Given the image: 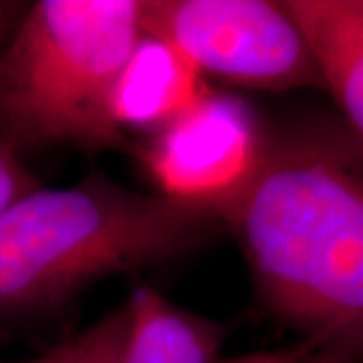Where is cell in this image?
<instances>
[{
  "instance_id": "6da1fadb",
  "label": "cell",
  "mask_w": 363,
  "mask_h": 363,
  "mask_svg": "<svg viewBox=\"0 0 363 363\" xmlns=\"http://www.w3.org/2000/svg\"><path fill=\"white\" fill-rule=\"evenodd\" d=\"M212 210L238 238L260 301L315 350L363 363V142L311 121L264 142Z\"/></svg>"
},
{
  "instance_id": "7a4b0ae2",
  "label": "cell",
  "mask_w": 363,
  "mask_h": 363,
  "mask_svg": "<svg viewBox=\"0 0 363 363\" xmlns=\"http://www.w3.org/2000/svg\"><path fill=\"white\" fill-rule=\"evenodd\" d=\"M218 224L212 208L101 176L39 186L0 212V311L61 305L109 274L206 245Z\"/></svg>"
},
{
  "instance_id": "3957f363",
  "label": "cell",
  "mask_w": 363,
  "mask_h": 363,
  "mask_svg": "<svg viewBox=\"0 0 363 363\" xmlns=\"http://www.w3.org/2000/svg\"><path fill=\"white\" fill-rule=\"evenodd\" d=\"M142 0H39L0 51V135L23 147L125 143L116 91L143 40Z\"/></svg>"
},
{
  "instance_id": "277c9868",
  "label": "cell",
  "mask_w": 363,
  "mask_h": 363,
  "mask_svg": "<svg viewBox=\"0 0 363 363\" xmlns=\"http://www.w3.org/2000/svg\"><path fill=\"white\" fill-rule=\"evenodd\" d=\"M142 28L198 73L252 89H325L311 43L283 2L143 0Z\"/></svg>"
},
{
  "instance_id": "5b68a950",
  "label": "cell",
  "mask_w": 363,
  "mask_h": 363,
  "mask_svg": "<svg viewBox=\"0 0 363 363\" xmlns=\"http://www.w3.org/2000/svg\"><path fill=\"white\" fill-rule=\"evenodd\" d=\"M262 147L245 104L206 93L160 128L143 164L164 196L212 208L247 180Z\"/></svg>"
},
{
  "instance_id": "8992f818",
  "label": "cell",
  "mask_w": 363,
  "mask_h": 363,
  "mask_svg": "<svg viewBox=\"0 0 363 363\" xmlns=\"http://www.w3.org/2000/svg\"><path fill=\"white\" fill-rule=\"evenodd\" d=\"M329 91L363 142V0H286Z\"/></svg>"
},
{
  "instance_id": "52a82bcc",
  "label": "cell",
  "mask_w": 363,
  "mask_h": 363,
  "mask_svg": "<svg viewBox=\"0 0 363 363\" xmlns=\"http://www.w3.org/2000/svg\"><path fill=\"white\" fill-rule=\"evenodd\" d=\"M206 93L200 73L162 40L143 37L116 91L121 125H166Z\"/></svg>"
},
{
  "instance_id": "ba28073f",
  "label": "cell",
  "mask_w": 363,
  "mask_h": 363,
  "mask_svg": "<svg viewBox=\"0 0 363 363\" xmlns=\"http://www.w3.org/2000/svg\"><path fill=\"white\" fill-rule=\"evenodd\" d=\"M128 303L131 333L121 363H214L222 343L218 325L147 286H138Z\"/></svg>"
},
{
  "instance_id": "9c48e42d",
  "label": "cell",
  "mask_w": 363,
  "mask_h": 363,
  "mask_svg": "<svg viewBox=\"0 0 363 363\" xmlns=\"http://www.w3.org/2000/svg\"><path fill=\"white\" fill-rule=\"evenodd\" d=\"M131 333L130 303H123L99 321L65 339L57 347L26 359H0V363H121Z\"/></svg>"
},
{
  "instance_id": "30bf717a",
  "label": "cell",
  "mask_w": 363,
  "mask_h": 363,
  "mask_svg": "<svg viewBox=\"0 0 363 363\" xmlns=\"http://www.w3.org/2000/svg\"><path fill=\"white\" fill-rule=\"evenodd\" d=\"M39 186L21 160V152L0 135V212Z\"/></svg>"
},
{
  "instance_id": "8fae6325",
  "label": "cell",
  "mask_w": 363,
  "mask_h": 363,
  "mask_svg": "<svg viewBox=\"0 0 363 363\" xmlns=\"http://www.w3.org/2000/svg\"><path fill=\"white\" fill-rule=\"evenodd\" d=\"M274 363H362L357 362L355 357H351L347 353L331 350H315L311 345H307L305 351H298L289 355L286 359H279Z\"/></svg>"
},
{
  "instance_id": "7c38bea8",
  "label": "cell",
  "mask_w": 363,
  "mask_h": 363,
  "mask_svg": "<svg viewBox=\"0 0 363 363\" xmlns=\"http://www.w3.org/2000/svg\"><path fill=\"white\" fill-rule=\"evenodd\" d=\"M26 6L28 4H23V2H0V51L11 37L16 23L21 21Z\"/></svg>"
}]
</instances>
